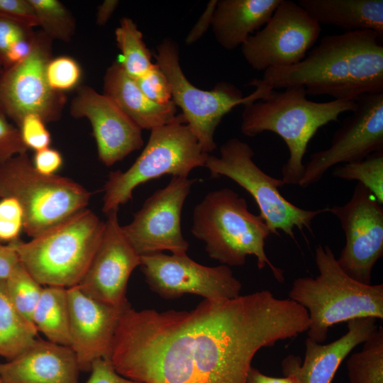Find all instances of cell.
<instances>
[{
	"label": "cell",
	"mask_w": 383,
	"mask_h": 383,
	"mask_svg": "<svg viewBox=\"0 0 383 383\" xmlns=\"http://www.w3.org/2000/svg\"><path fill=\"white\" fill-rule=\"evenodd\" d=\"M309 326L304 307L266 289L204 299L190 311L131 306L119 319L110 360L140 383H246L258 350Z\"/></svg>",
	"instance_id": "obj_1"
},
{
	"label": "cell",
	"mask_w": 383,
	"mask_h": 383,
	"mask_svg": "<svg viewBox=\"0 0 383 383\" xmlns=\"http://www.w3.org/2000/svg\"><path fill=\"white\" fill-rule=\"evenodd\" d=\"M372 30L326 35L301 62L264 71L248 83L260 100L270 91L302 86L307 95H327L356 101L367 94L383 93V45Z\"/></svg>",
	"instance_id": "obj_2"
},
{
	"label": "cell",
	"mask_w": 383,
	"mask_h": 383,
	"mask_svg": "<svg viewBox=\"0 0 383 383\" xmlns=\"http://www.w3.org/2000/svg\"><path fill=\"white\" fill-rule=\"evenodd\" d=\"M355 107L354 101H313L307 99L304 87L290 86L283 91L272 90L263 99L245 104L240 131L248 137L265 131L278 135L289 151L281 179L285 185H298L304 172L303 160L309 143L317 131Z\"/></svg>",
	"instance_id": "obj_3"
},
{
	"label": "cell",
	"mask_w": 383,
	"mask_h": 383,
	"mask_svg": "<svg viewBox=\"0 0 383 383\" xmlns=\"http://www.w3.org/2000/svg\"><path fill=\"white\" fill-rule=\"evenodd\" d=\"M315 261L318 274L296 279L289 292V299L309 313V338L321 343L335 324L360 318L382 320L383 284H365L350 277L328 245L316 246Z\"/></svg>",
	"instance_id": "obj_4"
},
{
	"label": "cell",
	"mask_w": 383,
	"mask_h": 383,
	"mask_svg": "<svg viewBox=\"0 0 383 383\" xmlns=\"http://www.w3.org/2000/svg\"><path fill=\"white\" fill-rule=\"evenodd\" d=\"M191 232L205 243L209 256L221 265L242 266L247 256L253 255L260 270L267 266L278 282H284V271L271 262L265 250L272 234L269 228L233 190L208 192L194 208Z\"/></svg>",
	"instance_id": "obj_5"
},
{
	"label": "cell",
	"mask_w": 383,
	"mask_h": 383,
	"mask_svg": "<svg viewBox=\"0 0 383 383\" xmlns=\"http://www.w3.org/2000/svg\"><path fill=\"white\" fill-rule=\"evenodd\" d=\"M104 222L87 208L48 228L28 242L11 244L19 261L41 285H77L98 248Z\"/></svg>",
	"instance_id": "obj_6"
},
{
	"label": "cell",
	"mask_w": 383,
	"mask_h": 383,
	"mask_svg": "<svg viewBox=\"0 0 383 383\" xmlns=\"http://www.w3.org/2000/svg\"><path fill=\"white\" fill-rule=\"evenodd\" d=\"M209 154L204 151L183 115L153 128L140 155L126 171L111 172L104 187L102 211L107 214L133 197L139 185L164 175L188 177L190 172L205 167Z\"/></svg>",
	"instance_id": "obj_7"
},
{
	"label": "cell",
	"mask_w": 383,
	"mask_h": 383,
	"mask_svg": "<svg viewBox=\"0 0 383 383\" xmlns=\"http://www.w3.org/2000/svg\"><path fill=\"white\" fill-rule=\"evenodd\" d=\"M91 193L75 181L38 172L27 153L0 165V199L12 197L23 211L32 238L87 208Z\"/></svg>",
	"instance_id": "obj_8"
},
{
	"label": "cell",
	"mask_w": 383,
	"mask_h": 383,
	"mask_svg": "<svg viewBox=\"0 0 383 383\" xmlns=\"http://www.w3.org/2000/svg\"><path fill=\"white\" fill-rule=\"evenodd\" d=\"M254 155L249 144L237 138H230L221 146L219 156L209 155L205 167L211 177H226L248 192L272 234L279 235L282 231L295 240V228L311 232L313 220L328 212V207L309 210L291 203L279 192L285 185L282 179L265 173L253 161Z\"/></svg>",
	"instance_id": "obj_9"
},
{
	"label": "cell",
	"mask_w": 383,
	"mask_h": 383,
	"mask_svg": "<svg viewBox=\"0 0 383 383\" xmlns=\"http://www.w3.org/2000/svg\"><path fill=\"white\" fill-rule=\"evenodd\" d=\"M177 44L164 39L157 47L156 64L167 77L172 89V99L180 107L201 147L206 153L216 149V129L223 117L238 105L254 101L251 94L244 96L234 84L221 82L209 91L194 86L184 75L179 63Z\"/></svg>",
	"instance_id": "obj_10"
},
{
	"label": "cell",
	"mask_w": 383,
	"mask_h": 383,
	"mask_svg": "<svg viewBox=\"0 0 383 383\" xmlns=\"http://www.w3.org/2000/svg\"><path fill=\"white\" fill-rule=\"evenodd\" d=\"M52 41L42 30L35 32L29 53L4 70L0 77V111L17 126L30 113L38 115L46 123L62 116L67 96L53 91L46 78Z\"/></svg>",
	"instance_id": "obj_11"
},
{
	"label": "cell",
	"mask_w": 383,
	"mask_h": 383,
	"mask_svg": "<svg viewBox=\"0 0 383 383\" xmlns=\"http://www.w3.org/2000/svg\"><path fill=\"white\" fill-rule=\"evenodd\" d=\"M321 31L297 2L282 0L267 23L241 45V52L257 71L289 67L304 59Z\"/></svg>",
	"instance_id": "obj_12"
},
{
	"label": "cell",
	"mask_w": 383,
	"mask_h": 383,
	"mask_svg": "<svg viewBox=\"0 0 383 383\" xmlns=\"http://www.w3.org/2000/svg\"><path fill=\"white\" fill-rule=\"evenodd\" d=\"M140 267L150 290L166 299L186 294L211 300L231 299L240 295L241 282L225 265L209 267L187 254L157 252L140 256Z\"/></svg>",
	"instance_id": "obj_13"
},
{
	"label": "cell",
	"mask_w": 383,
	"mask_h": 383,
	"mask_svg": "<svg viewBox=\"0 0 383 383\" xmlns=\"http://www.w3.org/2000/svg\"><path fill=\"white\" fill-rule=\"evenodd\" d=\"M379 151H383V93L367 94L356 101L352 114L334 133L331 145L310 155L298 186L306 188L335 165Z\"/></svg>",
	"instance_id": "obj_14"
},
{
	"label": "cell",
	"mask_w": 383,
	"mask_h": 383,
	"mask_svg": "<svg viewBox=\"0 0 383 383\" xmlns=\"http://www.w3.org/2000/svg\"><path fill=\"white\" fill-rule=\"evenodd\" d=\"M196 179L172 177L168 184L156 190L133 215L123 231L140 255L162 252L187 254L189 243L181 228L184 202Z\"/></svg>",
	"instance_id": "obj_15"
},
{
	"label": "cell",
	"mask_w": 383,
	"mask_h": 383,
	"mask_svg": "<svg viewBox=\"0 0 383 383\" xmlns=\"http://www.w3.org/2000/svg\"><path fill=\"white\" fill-rule=\"evenodd\" d=\"M340 221L345 243L337 262L350 277L371 284L372 270L383 256V207L357 183L348 202L328 207Z\"/></svg>",
	"instance_id": "obj_16"
},
{
	"label": "cell",
	"mask_w": 383,
	"mask_h": 383,
	"mask_svg": "<svg viewBox=\"0 0 383 383\" xmlns=\"http://www.w3.org/2000/svg\"><path fill=\"white\" fill-rule=\"evenodd\" d=\"M118 209L109 212L98 248L77 284L87 296L117 308L131 306L126 289L133 271L140 265V255L124 234Z\"/></svg>",
	"instance_id": "obj_17"
},
{
	"label": "cell",
	"mask_w": 383,
	"mask_h": 383,
	"mask_svg": "<svg viewBox=\"0 0 383 383\" xmlns=\"http://www.w3.org/2000/svg\"><path fill=\"white\" fill-rule=\"evenodd\" d=\"M70 113L75 118L89 120L99 159L106 166L122 160L144 144L142 129L109 97L91 87L77 88Z\"/></svg>",
	"instance_id": "obj_18"
},
{
	"label": "cell",
	"mask_w": 383,
	"mask_h": 383,
	"mask_svg": "<svg viewBox=\"0 0 383 383\" xmlns=\"http://www.w3.org/2000/svg\"><path fill=\"white\" fill-rule=\"evenodd\" d=\"M70 347L79 371H90L99 358H109L121 316L128 308L113 307L84 294L77 285L67 288Z\"/></svg>",
	"instance_id": "obj_19"
},
{
	"label": "cell",
	"mask_w": 383,
	"mask_h": 383,
	"mask_svg": "<svg viewBox=\"0 0 383 383\" xmlns=\"http://www.w3.org/2000/svg\"><path fill=\"white\" fill-rule=\"evenodd\" d=\"M377 320L367 317L349 321L348 331L328 344L307 338L302 363L299 357L289 355L282 362L283 372L294 374L299 383H331L342 362L377 329Z\"/></svg>",
	"instance_id": "obj_20"
},
{
	"label": "cell",
	"mask_w": 383,
	"mask_h": 383,
	"mask_svg": "<svg viewBox=\"0 0 383 383\" xmlns=\"http://www.w3.org/2000/svg\"><path fill=\"white\" fill-rule=\"evenodd\" d=\"M4 383H78L79 369L70 346L36 338L21 354L0 363Z\"/></svg>",
	"instance_id": "obj_21"
},
{
	"label": "cell",
	"mask_w": 383,
	"mask_h": 383,
	"mask_svg": "<svg viewBox=\"0 0 383 383\" xmlns=\"http://www.w3.org/2000/svg\"><path fill=\"white\" fill-rule=\"evenodd\" d=\"M104 93L142 130H152L172 121L177 106L172 101L165 105L149 99L135 80L128 74L119 61H114L104 76Z\"/></svg>",
	"instance_id": "obj_22"
},
{
	"label": "cell",
	"mask_w": 383,
	"mask_h": 383,
	"mask_svg": "<svg viewBox=\"0 0 383 383\" xmlns=\"http://www.w3.org/2000/svg\"><path fill=\"white\" fill-rule=\"evenodd\" d=\"M282 0H217L212 30L218 43L227 50L241 46L262 28Z\"/></svg>",
	"instance_id": "obj_23"
},
{
	"label": "cell",
	"mask_w": 383,
	"mask_h": 383,
	"mask_svg": "<svg viewBox=\"0 0 383 383\" xmlns=\"http://www.w3.org/2000/svg\"><path fill=\"white\" fill-rule=\"evenodd\" d=\"M319 25L345 32L372 30L383 36L382 0H299L297 2Z\"/></svg>",
	"instance_id": "obj_24"
},
{
	"label": "cell",
	"mask_w": 383,
	"mask_h": 383,
	"mask_svg": "<svg viewBox=\"0 0 383 383\" xmlns=\"http://www.w3.org/2000/svg\"><path fill=\"white\" fill-rule=\"evenodd\" d=\"M32 322L49 341L70 346L69 308L67 288L47 286L34 310Z\"/></svg>",
	"instance_id": "obj_25"
},
{
	"label": "cell",
	"mask_w": 383,
	"mask_h": 383,
	"mask_svg": "<svg viewBox=\"0 0 383 383\" xmlns=\"http://www.w3.org/2000/svg\"><path fill=\"white\" fill-rule=\"evenodd\" d=\"M37 335L34 324L12 303L5 280L0 279V355L8 360L15 358L30 345Z\"/></svg>",
	"instance_id": "obj_26"
},
{
	"label": "cell",
	"mask_w": 383,
	"mask_h": 383,
	"mask_svg": "<svg viewBox=\"0 0 383 383\" xmlns=\"http://www.w3.org/2000/svg\"><path fill=\"white\" fill-rule=\"evenodd\" d=\"M117 45L121 52V66L133 78H138L148 70L155 63L146 47L141 31L130 18L123 17L115 30Z\"/></svg>",
	"instance_id": "obj_27"
},
{
	"label": "cell",
	"mask_w": 383,
	"mask_h": 383,
	"mask_svg": "<svg viewBox=\"0 0 383 383\" xmlns=\"http://www.w3.org/2000/svg\"><path fill=\"white\" fill-rule=\"evenodd\" d=\"M346 362L349 383H383V328L379 326Z\"/></svg>",
	"instance_id": "obj_28"
},
{
	"label": "cell",
	"mask_w": 383,
	"mask_h": 383,
	"mask_svg": "<svg viewBox=\"0 0 383 383\" xmlns=\"http://www.w3.org/2000/svg\"><path fill=\"white\" fill-rule=\"evenodd\" d=\"M38 26L51 40L70 42L76 31V21L70 11L58 0H30Z\"/></svg>",
	"instance_id": "obj_29"
},
{
	"label": "cell",
	"mask_w": 383,
	"mask_h": 383,
	"mask_svg": "<svg viewBox=\"0 0 383 383\" xmlns=\"http://www.w3.org/2000/svg\"><path fill=\"white\" fill-rule=\"evenodd\" d=\"M333 176L345 180L357 181L367 189L380 204H383V151L365 158L336 167Z\"/></svg>",
	"instance_id": "obj_30"
},
{
	"label": "cell",
	"mask_w": 383,
	"mask_h": 383,
	"mask_svg": "<svg viewBox=\"0 0 383 383\" xmlns=\"http://www.w3.org/2000/svg\"><path fill=\"white\" fill-rule=\"evenodd\" d=\"M5 284L14 306L21 315L32 322V316L43 287L20 261L5 280Z\"/></svg>",
	"instance_id": "obj_31"
},
{
	"label": "cell",
	"mask_w": 383,
	"mask_h": 383,
	"mask_svg": "<svg viewBox=\"0 0 383 383\" xmlns=\"http://www.w3.org/2000/svg\"><path fill=\"white\" fill-rule=\"evenodd\" d=\"M35 33L0 16V61L6 70L23 59L30 52Z\"/></svg>",
	"instance_id": "obj_32"
},
{
	"label": "cell",
	"mask_w": 383,
	"mask_h": 383,
	"mask_svg": "<svg viewBox=\"0 0 383 383\" xmlns=\"http://www.w3.org/2000/svg\"><path fill=\"white\" fill-rule=\"evenodd\" d=\"M82 69L74 58L62 55L52 57L46 66V78L50 88L64 93L77 89L82 79Z\"/></svg>",
	"instance_id": "obj_33"
},
{
	"label": "cell",
	"mask_w": 383,
	"mask_h": 383,
	"mask_svg": "<svg viewBox=\"0 0 383 383\" xmlns=\"http://www.w3.org/2000/svg\"><path fill=\"white\" fill-rule=\"evenodd\" d=\"M23 231V211L12 197L0 199V244H9L20 239Z\"/></svg>",
	"instance_id": "obj_34"
},
{
	"label": "cell",
	"mask_w": 383,
	"mask_h": 383,
	"mask_svg": "<svg viewBox=\"0 0 383 383\" xmlns=\"http://www.w3.org/2000/svg\"><path fill=\"white\" fill-rule=\"evenodd\" d=\"M134 79L144 94L153 102L165 105L172 101L170 84L156 63L143 75Z\"/></svg>",
	"instance_id": "obj_35"
},
{
	"label": "cell",
	"mask_w": 383,
	"mask_h": 383,
	"mask_svg": "<svg viewBox=\"0 0 383 383\" xmlns=\"http://www.w3.org/2000/svg\"><path fill=\"white\" fill-rule=\"evenodd\" d=\"M17 127L28 149L36 152L50 146V133L46 123L38 115L30 113L25 116Z\"/></svg>",
	"instance_id": "obj_36"
},
{
	"label": "cell",
	"mask_w": 383,
	"mask_h": 383,
	"mask_svg": "<svg viewBox=\"0 0 383 383\" xmlns=\"http://www.w3.org/2000/svg\"><path fill=\"white\" fill-rule=\"evenodd\" d=\"M18 128L9 122L7 116L0 111V165L12 157L27 153Z\"/></svg>",
	"instance_id": "obj_37"
},
{
	"label": "cell",
	"mask_w": 383,
	"mask_h": 383,
	"mask_svg": "<svg viewBox=\"0 0 383 383\" xmlns=\"http://www.w3.org/2000/svg\"><path fill=\"white\" fill-rule=\"evenodd\" d=\"M0 16L26 28L38 26L30 0H0Z\"/></svg>",
	"instance_id": "obj_38"
},
{
	"label": "cell",
	"mask_w": 383,
	"mask_h": 383,
	"mask_svg": "<svg viewBox=\"0 0 383 383\" xmlns=\"http://www.w3.org/2000/svg\"><path fill=\"white\" fill-rule=\"evenodd\" d=\"M90 371V377L85 383H140L121 375L109 358L96 360Z\"/></svg>",
	"instance_id": "obj_39"
},
{
	"label": "cell",
	"mask_w": 383,
	"mask_h": 383,
	"mask_svg": "<svg viewBox=\"0 0 383 383\" xmlns=\"http://www.w3.org/2000/svg\"><path fill=\"white\" fill-rule=\"evenodd\" d=\"M32 162L40 173L53 175L61 168L63 158L57 150L49 147L35 152Z\"/></svg>",
	"instance_id": "obj_40"
},
{
	"label": "cell",
	"mask_w": 383,
	"mask_h": 383,
	"mask_svg": "<svg viewBox=\"0 0 383 383\" xmlns=\"http://www.w3.org/2000/svg\"><path fill=\"white\" fill-rule=\"evenodd\" d=\"M216 3L217 0H211L207 4L204 11L187 35L185 38L187 45H192L199 40L211 26Z\"/></svg>",
	"instance_id": "obj_41"
},
{
	"label": "cell",
	"mask_w": 383,
	"mask_h": 383,
	"mask_svg": "<svg viewBox=\"0 0 383 383\" xmlns=\"http://www.w3.org/2000/svg\"><path fill=\"white\" fill-rule=\"evenodd\" d=\"M18 262L13 247L11 244H0V279L6 280Z\"/></svg>",
	"instance_id": "obj_42"
},
{
	"label": "cell",
	"mask_w": 383,
	"mask_h": 383,
	"mask_svg": "<svg viewBox=\"0 0 383 383\" xmlns=\"http://www.w3.org/2000/svg\"><path fill=\"white\" fill-rule=\"evenodd\" d=\"M284 377H270L251 367L247 377L246 383H299L296 377L289 372L284 373Z\"/></svg>",
	"instance_id": "obj_43"
},
{
	"label": "cell",
	"mask_w": 383,
	"mask_h": 383,
	"mask_svg": "<svg viewBox=\"0 0 383 383\" xmlns=\"http://www.w3.org/2000/svg\"><path fill=\"white\" fill-rule=\"evenodd\" d=\"M119 1L117 0H105L98 7L96 15V23L99 26H104L116 9Z\"/></svg>",
	"instance_id": "obj_44"
},
{
	"label": "cell",
	"mask_w": 383,
	"mask_h": 383,
	"mask_svg": "<svg viewBox=\"0 0 383 383\" xmlns=\"http://www.w3.org/2000/svg\"><path fill=\"white\" fill-rule=\"evenodd\" d=\"M3 72H4V67H3L2 64H1V62L0 61V77H1Z\"/></svg>",
	"instance_id": "obj_45"
},
{
	"label": "cell",
	"mask_w": 383,
	"mask_h": 383,
	"mask_svg": "<svg viewBox=\"0 0 383 383\" xmlns=\"http://www.w3.org/2000/svg\"><path fill=\"white\" fill-rule=\"evenodd\" d=\"M0 383H4L3 379H2V377H1V372H0Z\"/></svg>",
	"instance_id": "obj_46"
}]
</instances>
